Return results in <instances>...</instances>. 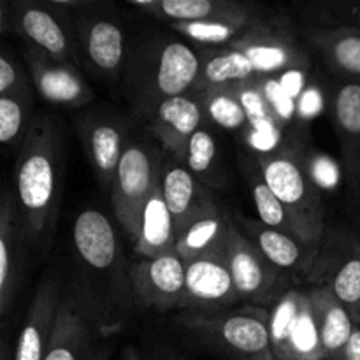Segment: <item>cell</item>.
<instances>
[{
	"mask_svg": "<svg viewBox=\"0 0 360 360\" xmlns=\"http://www.w3.org/2000/svg\"><path fill=\"white\" fill-rule=\"evenodd\" d=\"M74 281L70 294L98 333L129 322L136 306L125 253L115 225L98 210H84L72 225Z\"/></svg>",
	"mask_w": 360,
	"mask_h": 360,
	"instance_id": "obj_1",
	"label": "cell"
},
{
	"mask_svg": "<svg viewBox=\"0 0 360 360\" xmlns=\"http://www.w3.org/2000/svg\"><path fill=\"white\" fill-rule=\"evenodd\" d=\"M65 144L62 122L51 115L34 116L14 171V199L27 241L39 255L51 248L62 204Z\"/></svg>",
	"mask_w": 360,
	"mask_h": 360,
	"instance_id": "obj_2",
	"label": "cell"
},
{
	"mask_svg": "<svg viewBox=\"0 0 360 360\" xmlns=\"http://www.w3.org/2000/svg\"><path fill=\"white\" fill-rule=\"evenodd\" d=\"M123 72L130 105L141 118L150 120L165 101L193 91L200 56L183 41L155 37L130 51Z\"/></svg>",
	"mask_w": 360,
	"mask_h": 360,
	"instance_id": "obj_3",
	"label": "cell"
},
{
	"mask_svg": "<svg viewBox=\"0 0 360 360\" xmlns=\"http://www.w3.org/2000/svg\"><path fill=\"white\" fill-rule=\"evenodd\" d=\"M255 164L260 178L271 192L304 227L311 241L320 246L326 207L322 192L306 169L302 151L295 148H280L271 153H259Z\"/></svg>",
	"mask_w": 360,
	"mask_h": 360,
	"instance_id": "obj_4",
	"label": "cell"
},
{
	"mask_svg": "<svg viewBox=\"0 0 360 360\" xmlns=\"http://www.w3.org/2000/svg\"><path fill=\"white\" fill-rule=\"evenodd\" d=\"M179 322L232 357L239 360H274L269 334V309L262 306L186 313Z\"/></svg>",
	"mask_w": 360,
	"mask_h": 360,
	"instance_id": "obj_5",
	"label": "cell"
},
{
	"mask_svg": "<svg viewBox=\"0 0 360 360\" xmlns=\"http://www.w3.org/2000/svg\"><path fill=\"white\" fill-rule=\"evenodd\" d=\"M164 160L146 143H129L111 186V204L123 231L136 241L141 214L151 193L160 186Z\"/></svg>",
	"mask_w": 360,
	"mask_h": 360,
	"instance_id": "obj_6",
	"label": "cell"
},
{
	"mask_svg": "<svg viewBox=\"0 0 360 360\" xmlns=\"http://www.w3.org/2000/svg\"><path fill=\"white\" fill-rule=\"evenodd\" d=\"M274 360H326L308 290L288 288L269 309Z\"/></svg>",
	"mask_w": 360,
	"mask_h": 360,
	"instance_id": "obj_7",
	"label": "cell"
},
{
	"mask_svg": "<svg viewBox=\"0 0 360 360\" xmlns=\"http://www.w3.org/2000/svg\"><path fill=\"white\" fill-rule=\"evenodd\" d=\"M221 259L231 271L241 302L252 306H262L267 302L274 304L287 292L281 290L287 276L271 266L269 260L257 250L236 220L221 250Z\"/></svg>",
	"mask_w": 360,
	"mask_h": 360,
	"instance_id": "obj_8",
	"label": "cell"
},
{
	"mask_svg": "<svg viewBox=\"0 0 360 360\" xmlns=\"http://www.w3.org/2000/svg\"><path fill=\"white\" fill-rule=\"evenodd\" d=\"M13 30L32 48L39 49L56 62L77 65L76 32L70 28V18L46 2H18L13 6Z\"/></svg>",
	"mask_w": 360,
	"mask_h": 360,
	"instance_id": "obj_9",
	"label": "cell"
},
{
	"mask_svg": "<svg viewBox=\"0 0 360 360\" xmlns=\"http://www.w3.org/2000/svg\"><path fill=\"white\" fill-rule=\"evenodd\" d=\"M74 32L79 56L90 69H94V72L105 77H115L122 72L129 53L125 34L115 18L109 14L81 11L76 16Z\"/></svg>",
	"mask_w": 360,
	"mask_h": 360,
	"instance_id": "obj_10",
	"label": "cell"
},
{
	"mask_svg": "<svg viewBox=\"0 0 360 360\" xmlns=\"http://www.w3.org/2000/svg\"><path fill=\"white\" fill-rule=\"evenodd\" d=\"M134 299L137 308L167 309L179 308L186 281V262L178 253L144 259L130 266Z\"/></svg>",
	"mask_w": 360,
	"mask_h": 360,
	"instance_id": "obj_11",
	"label": "cell"
},
{
	"mask_svg": "<svg viewBox=\"0 0 360 360\" xmlns=\"http://www.w3.org/2000/svg\"><path fill=\"white\" fill-rule=\"evenodd\" d=\"M76 130L95 178L111 193L112 179L127 148L125 122L105 112H88L76 118Z\"/></svg>",
	"mask_w": 360,
	"mask_h": 360,
	"instance_id": "obj_12",
	"label": "cell"
},
{
	"mask_svg": "<svg viewBox=\"0 0 360 360\" xmlns=\"http://www.w3.org/2000/svg\"><path fill=\"white\" fill-rule=\"evenodd\" d=\"M63 283L58 271H49L41 280L27 316L18 334L13 360H44L56 313L63 299Z\"/></svg>",
	"mask_w": 360,
	"mask_h": 360,
	"instance_id": "obj_13",
	"label": "cell"
},
{
	"mask_svg": "<svg viewBox=\"0 0 360 360\" xmlns=\"http://www.w3.org/2000/svg\"><path fill=\"white\" fill-rule=\"evenodd\" d=\"M160 186L178 236L200 218L224 211L218 206L211 188L200 183L181 162L174 158L164 162Z\"/></svg>",
	"mask_w": 360,
	"mask_h": 360,
	"instance_id": "obj_14",
	"label": "cell"
},
{
	"mask_svg": "<svg viewBox=\"0 0 360 360\" xmlns=\"http://www.w3.org/2000/svg\"><path fill=\"white\" fill-rule=\"evenodd\" d=\"M236 302H241V299L221 255L186 262L185 292L179 309H186V313H210L220 311Z\"/></svg>",
	"mask_w": 360,
	"mask_h": 360,
	"instance_id": "obj_15",
	"label": "cell"
},
{
	"mask_svg": "<svg viewBox=\"0 0 360 360\" xmlns=\"http://www.w3.org/2000/svg\"><path fill=\"white\" fill-rule=\"evenodd\" d=\"M23 56L32 84L46 102L74 109L94 101V91L74 65L56 62L28 44L25 46Z\"/></svg>",
	"mask_w": 360,
	"mask_h": 360,
	"instance_id": "obj_16",
	"label": "cell"
},
{
	"mask_svg": "<svg viewBox=\"0 0 360 360\" xmlns=\"http://www.w3.org/2000/svg\"><path fill=\"white\" fill-rule=\"evenodd\" d=\"M27 245L14 193L6 190L0 202V319L4 323L20 292Z\"/></svg>",
	"mask_w": 360,
	"mask_h": 360,
	"instance_id": "obj_17",
	"label": "cell"
},
{
	"mask_svg": "<svg viewBox=\"0 0 360 360\" xmlns=\"http://www.w3.org/2000/svg\"><path fill=\"white\" fill-rule=\"evenodd\" d=\"M97 336H101V333L81 311L70 290L65 292L56 313L44 360H102Z\"/></svg>",
	"mask_w": 360,
	"mask_h": 360,
	"instance_id": "obj_18",
	"label": "cell"
},
{
	"mask_svg": "<svg viewBox=\"0 0 360 360\" xmlns=\"http://www.w3.org/2000/svg\"><path fill=\"white\" fill-rule=\"evenodd\" d=\"M241 231L250 238L260 253L285 276L309 273L319 259V246H311L290 234L271 229L260 220L236 218Z\"/></svg>",
	"mask_w": 360,
	"mask_h": 360,
	"instance_id": "obj_19",
	"label": "cell"
},
{
	"mask_svg": "<svg viewBox=\"0 0 360 360\" xmlns=\"http://www.w3.org/2000/svg\"><path fill=\"white\" fill-rule=\"evenodd\" d=\"M204 116L206 115L199 95L190 91L158 105L148 123L165 153L174 160L183 162L190 139L197 130L202 129Z\"/></svg>",
	"mask_w": 360,
	"mask_h": 360,
	"instance_id": "obj_20",
	"label": "cell"
},
{
	"mask_svg": "<svg viewBox=\"0 0 360 360\" xmlns=\"http://www.w3.org/2000/svg\"><path fill=\"white\" fill-rule=\"evenodd\" d=\"M129 6L169 25L255 14L248 4L231 0H130Z\"/></svg>",
	"mask_w": 360,
	"mask_h": 360,
	"instance_id": "obj_21",
	"label": "cell"
},
{
	"mask_svg": "<svg viewBox=\"0 0 360 360\" xmlns=\"http://www.w3.org/2000/svg\"><path fill=\"white\" fill-rule=\"evenodd\" d=\"M308 292L326 360H343L347 345L357 329L350 311L327 287L309 288Z\"/></svg>",
	"mask_w": 360,
	"mask_h": 360,
	"instance_id": "obj_22",
	"label": "cell"
},
{
	"mask_svg": "<svg viewBox=\"0 0 360 360\" xmlns=\"http://www.w3.org/2000/svg\"><path fill=\"white\" fill-rule=\"evenodd\" d=\"M176 225L169 211L167 202L158 186L148 199L141 214L139 231L134 241V250L144 259H157V257L176 253Z\"/></svg>",
	"mask_w": 360,
	"mask_h": 360,
	"instance_id": "obj_23",
	"label": "cell"
},
{
	"mask_svg": "<svg viewBox=\"0 0 360 360\" xmlns=\"http://www.w3.org/2000/svg\"><path fill=\"white\" fill-rule=\"evenodd\" d=\"M232 224H234V218L229 217L225 211L200 218L178 236L176 253L185 262L204 259V257L221 255Z\"/></svg>",
	"mask_w": 360,
	"mask_h": 360,
	"instance_id": "obj_24",
	"label": "cell"
},
{
	"mask_svg": "<svg viewBox=\"0 0 360 360\" xmlns=\"http://www.w3.org/2000/svg\"><path fill=\"white\" fill-rule=\"evenodd\" d=\"M308 41L338 72L360 76V30L350 27L311 28Z\"/></svg>",
	"mask_w": 360,
	"mask_h": 360,
	"instance_id": "obj_25",
	"label": "cell"
},
{
	"mask_svg": "<svg viewBox=\"0 0 360 360\" xmlns=\"http://www.w3.org/2000/svg\"><path fill=\"white\" fill-rule=\"evenodd\" d=\"M245 179L246 185H248L250 188V193H252L257 213H259V220L262 221L264 225L285 232V234L294 236V238L301 239V241L308 243V245L316 246L315 243L311 241L308 232L304 231V227L295 220L294 214L278 200V197L274 195L269 190V186L264 183V179L260 178L257 167H245Z\"/></svg>",
	"mask_w": 360,
	"mask_h": 360,
	"instance_id": "obj_26",
	"label": "cell"
},
{
	"mask_svg": "<svg viewBox=\"0 0 360 360\" xmlns=\"http://www.w3.org/2000/svg\"><path fill=\"white\" fill-rule=\"evenodd\" d=\"M259 21L257 14H248V16L217 18V20L192 21V23H172L169 27L197 44L221 48L252 30Z\"/></svg>",
	"mask_w": 360,
	"mask_h": 360,
	"instance_id": "obj_27",
	"label": "cell"
},
{
	"mask_svg": "<svg viewBox=\"0 0 360 360\" xmlns=\"http://www.w3.org/2000/svg\"><path fill=\"white\" fill-rule=\"evenodd\" d=\"M183 165L207 188L224 186V172L220 169L217 139L207 129H199L186 146Z\"/></svg>",
	"mask_w": 360,
	"mask_h": 360,
	"instance_id": "obj_28",
	"label": "cell"
},
{
	"mask_svg": "<svg viewBox=\"0 0 360 360\" xmlns=\"http://www.w3.org/2000/svg\"><path fill=\"white\" fill-rule=\"evenodd\" d=\"M197 95L204 108V115L214 125L238 132V130H245L250 123L248 112H246L238 88H211V90L199 91Z\"/></svg>",
	"mask_w": 360,
	"mask_h": 360,
	"instance_id": "obj_29",
	"label": "cell"
},
{
	"mask_svg": "<svg viewBox=\"0 0 360 360\" xmlns=\"http://www.w3.org/2000/svg\"><path fill=\"white\" fill-rule=\"evenodd\" d=\"M32 120V94L0 97V143L13 146L23 141Z\"/></svg>",
	"mask_w": 360,
	"mask_h": 360,
	"instance_id": "obj_30",
	"label": "cell"
},
{
	"mask_svg": "<svg viewBox=\"0 0 360 360\" xmlns=\"http://www.w3.org/2000/svg\"><path fill=\"white\" fill-rule=\"evenodd\" d=\"M334 120L343 143L360 144V84L348 83L334 95Z\"/></svg>",
	"mask_w": 360,
	"mask_h": 360,
	"instance_id": "obj_31",
	"label": "cell"
},
{
	"mask_svg": "<svg viewBox=\"0 0 360 360\" xmlns=\"http://www.w3.org/2000/svg\"><path fill=\"white\" fill-rule=\"evenodd\" d=\"M341 304L350 313H355L360 308V257H350L348 260L340 264L333 274H329L327 285Z\"/></svg>",
	"mask_w": 360,
	"mask_h": 360,
	"instance_id": "obj_32",
	"label": "cell"
},
{
	"mask_svg": "<svg viewBox=\"0 0 360 360\" xmlns=\"http://www.w3.org/2000/svg\"><path fill=\"white\" fill-rule=\"evenodd\" d=\"M302 158H304V165L313 183L319 186L320 192L333 190L340 185V167L333 158L320 151H302Z\"/></svg>",
	"mask_w": 360,
	"mask_h": 360,
	"instance_id": "obj_33",
	"label": "cell"
},
{
	"mask_svg": "<svg viewBox=\"0 0 360 360\" xmlns=\"http://www.w3.org/2000/svg\"><path fill=\"white\" fill-rule=\"evenodd\" d=\"M32 84L23 67L9 56L2 53L0 56V97L6 95H30Z\"/></svg>",
	"mask_w": 360,
	"mask_h": 360,
	"instance_id": "obj_34",
	"label": "cell"
},
{
	"mask_svg": "<svg viewBox=\"0 0 360 360\" xmlns=\"http://www.w3.org/2000/svg\"><path fill=\"white\" fill-rule=\"evenodd\" d=\"M238 88L239 95H241V101L245 104L246 112H248L250 123H253L255 127H269L273 122V115H271V108L267 104L266 97L262 95V91L253 84H241Z\"/></svg>",
	"mask_w": 360,
	"mask_h": 360,
	"instance_id": "obj_35",
	"label": "cell"
},
{
	"mask_svg": "<svg viewBox=\"0 0 360 360\" xmlns=\"http://www.w3.org/2000/svg\"><path fill=\"white\" fill-rule=\"evenodd\" d=\"M343 360H360V327L352 334L350 343L347 345V350L343 354Z\"/></svg>",
	"mask_w": 360,
	"mask_h": 360,
	"instance_id": "obj_36",
	"label": "cell"
},
{
	"mask_svg": "<svg viewBox=\"0 0 360 360\" xmlns=\"http://www.w3.org/2000/svg\"><path fill=\"white\" fill-rule=\"evenodd\" d=\"M122 360H141V359H139V355L136 354V350H134V348H127V350L123 352Z\"/></svg>",
	"mask_w": 360,
	"mask_h": 360,
	"instance_id": "obj_37",
	"label": "cell"
},
{
	"mask_svg": "<svg viewBox=\"0 0 360 360\" xmlns=\"http://www.w3.org/2000/svg\"><path fill=\"white\" fill-rule=\"evenodd\" d=\"M357 323H359V327H360V308H359V311H357Z\"/></svg>",
	"mask_w": 360,
	"mask_h": 360,
	"instance_id": "obj_38",
	"label": "cell"
},
{
	"mask_svg": "<svg viewBox=\"0 0 360 360\" xmlns=\"http://www.w3.org/2000/svg\"><path fill=\"white\" fill-rule=\"evenodd\" d=\"M167 360H178V359H167Z\"/></svg>",
	"mask_w": 360,
	"mask_h": 360,
	"instance_id": "obj_39",
	"label": "cell"
}]
</instances>
